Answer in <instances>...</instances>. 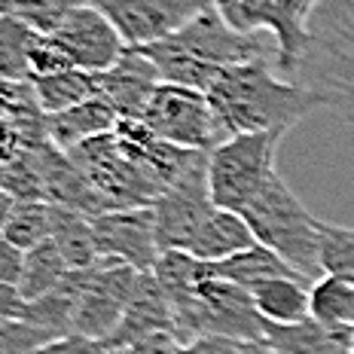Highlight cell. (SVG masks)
<instances>
[{"instance_id": "d4e9b609", "label": "cell", "mask_w": 354, "mask_h": 354, "mask_svg": "<svg viewBox=\"0 0 354 354\" xmlns=\"http://www.w3.org/2000/svg\"><path fill=\"white\" fill-rule=\"evenodd\" d=\"M77 3H83V0H3L0 6H3V12H10V16L25 21L28 28H34L37 34L53 37Z\"/></svg>"}, {"instance_id": "ffe728a7", "label": "cell", "mask_w": 354, "mask_h": 354, "mask_svg": "<svg viewBox=\"0 0 354 354\" xmlns=\"http://www.w3.org/2000/svg\"><path fill=\"white\" fill-rule=\"evenodd\" d=\"M68 275H71L68 260L62 257L55 241L49 239L25 254V272H21L19 297L25 302L43 299V297H49V293H55Z\"/></svg>"}, {"instance_id": "83f0119b", "label": "cell", "mask_w": 354, "mask_h": 354, "mask_svg": "<svg viewBox=\"0 0 354 354\" xmlns=\"http://www.w3.org/2000/svg\"><path fill=\"white\" fill-rule=\"evenodd\" d=\"M21 272H25V250L12 248L10 241H0V284L19 290Z\"/></svg>"}, {"instance_id": "4fadbf2b", "label": "cell", "mask_w": 354, "mask_h": 354, "mask_svg": "<svg viewBox=\"0 0 354 354\" xmlns=\"http://www.w3.org/2000/svg\"><path fill=\"white\" fill-rule=\"evenodd\" d=\"M278 354H354L351 327H327V324L306 318L299 324H269L266 321L263 342Z\"/></svg>"}, {"instance_id": "cb8c5ba5", "label": "cell", "mask_w": 354, "mask_h": 354, "mask_svg": "<svg viewBox=\"0 0 354 354\" xmlns=\"http://www.w3.org/2000/svg\"><path fill=\"white\" fill-rule=\"evenodd\" d=\"M321 269L354 284V230L321 220Z\"/></svg>"}, {"instance_id": "7a4b0ae2", "label": "cell", "mask_w": 354, "mask_h": 354, "mask_svg": "<svg viewBox=\"0 0 354 354\" xmlns=\"http://www.w3.org/2000/svg\"><path fill=\"white\" fill-rule=\"evenodd\" d=\"M290 83L306 86L321 107L354 122V0H324Z\"/></svg>"}, {"instance_id": "8992f818", "label": "cell", "mask_w": 354, "mask_h": 354, "mask_svg": "<svg viewBox=\"0 0 354 354\" xmlns=\"http://www.w3.org/2000/svg\"><path fill=\"white\" fill-rule=\"evenodd\" d=\"M141 122L159 141L180 147V150L211 153L220 147L211 101H208V95L198 92V88L162 83L156 92H153Z\"/></svg>"}, {"instance_id": "f546056e", "label": "cell", "mask_w": 354, "mask_h": 354, "mask_svg": "<svg viewBox=\"0 0 354 354\" xmlns=\"http://www.w3.org/2000/svg\"><path fill=\"white\" fill-rule=\"evenodd\" d=\"M34 354H104V348H101L98 342H88V339L68 336V339H55V342L43 345V348Z\"/></svg>"}, {"instance_id": "8fae6325", "label": "cell", "mask_w": 354, "mask_h": 354, "mask_svg": "<svg viewBox=\"0 0 354 354\" xmlns=\"http://www.w3.org/2000/svg\"><path fill=\"white\" fill-rule=\"evenodd\" d=\"M53 37L62 43L64 53L71 55L73 68L88 71V73L110 71L122 58L125 49H129L113 21L98 6L88 3V0L73 6V12L64 19V25Z\"/></svg>"}, {"instance_id": "9a60e30c", "label": "cell", "mask_w": 354, "mask_h": 354, "mask_svg": "<svg viewBox=\"0 0 354 354\" xmlns=\"http://www.w3.org/2000/svg\"><path fill=\"white\" fill-rule=\"evenodd\" d=\"M202 275L214 278V281L239 284V287H245L248 293L254 290L257 284L272 281V278H297V281H302V278L281 260V257L275 254V250L263 248L260 241H257L254 248H248V250H241V254L230 257V260L202 263ZM302 284H306V281H302Z\"/></svg>"}, {"instance_id": "603a6c76", "label": "cell", "mask_w": 354, "mask_h": 354, "mask_svg": "<svg viewBox=\"0 0 354 354\" xmlns=\"http://www.w3.org/2000/svg\"><path fill=\"white\" fill-rule=\"evenodd\" d=\"M34 37L37 31L21 19L10 16V12L0 16V73L3 80H31L28 55H31Z\"/></svg>"}, {"instance_id": "6da1fadb", "label": "cell", "mask_w": 354, "mask_h": 354, "mask_svg": "<svg viewBox=\"0 0 354 354\" xmlns=\"http://www.w3.org/2000/svg\"><path fill=\"white\" fill-rule=\"evenodd\" d=\"M205 95L211 101L220 144L239 135L287 131L321 107L318 95L306 86L278 80L266 58L223 68Z\"/></svg>"}, {"instance_id": "f1b7e54d", "label": "cell", "mask_w": 354, "mask_h": 354, "mask_svg": "<svg viewBox=\"0 0 354 354\" xmlns=\"http://www.w3.org/2000/svg\"><path fill=\"white\" fill-rule=\"evenodd\" d=\"M248 345L241 342H232V339H220V336H205V339H196L189 345H180L177 354H245Z\"/></svg>"}, {"instance_id": "4316f807", "label": "cell", "mask_w": 354, "mask_h": 354, "mask_svg": "<svg viewBox=\"0 0 354 354\" xmlns=\"http://www.w3.org/2000/svg\"><path fill=\"white\" fill-rule=\"evenodd\" d=\"M28 64H31V80H40V77H55V73H64L73 68L71 55L62 49V43L55 37H46V34H37L34 37V46H31V55H28Z\"/></svg>"}, {"instance_id": "7c38bea8", "label": "cell", "mask_w": 354, "mask_h": 354, "mask_svg": "<svg viewBox=\"0 0 354 354\" xmlns=\"http://www.w3.org/2000/svg\"><path fill=\"white\" fill-rule=\"evenodd\" d=\"M95 77H98L101 98H107L122 120H141L153 92L162 86L156 64L138 46H129L113 68L95 73Z\"/></svg>"}, {"instance_id": "44dd1931", "label": "cell", "mask_w": 354, "mask_h": 354, "mask_svg": "<svg viewBox=\"0 0 354 354\" xmlns=\"http://www.w3.org/2000/svg\"><path fill=\"white\" fill-rule=\"evenodd\" d=\"M37 98H40V107L46 116L62 113V110H71L83 101H92L101 95L98 88V77L88 71L71 68L64 73H55V77H40L34 80Z\"/></svg>"}, {"instance_id": "ba28073f", "label": "cell", "mask_w": 354, "mask_h": 354, "mask_svg": "<svg viewBox=\"0 0 354 354\" xmlns=\"http://www.w3.org/2000/svg\"><path fill=\"white\" fill-rule=\"evenodd\" d=\"M122 34L125 46H150L168 40L196 21L202 12L217 6V0H88Z\"/></svg>"}, {"instance_id": "1f68e13d", "label": "cell", "mask_w": 354, "mask_h": 354, "mask_svg": "<svg viewBox=\"0 0 354 354\" xmlns=\"http://www.w3.org/2000/svg\"><path fill=\"white\" fill-rule=\"evenodd\" d=\"M104 354H107V351H104Z\"/></svg>"}, {"instance_id": "5bb4252c", "label": "cell", "mask_w": 354, "mask_h": 354, "mask_svg": "<svg viewBox=\"0 0 354 354\" xmlns=\"http://www.w3.org/2000/svg\"><path fill=\"white\" fill-rule=\"evenodd\" d=\"M120 122H122V116L116 113V107L110 104L107 98H101V95L92 101H83V104H77L71 110L46 116L49 141L64 153L77 150L80 144L92 141V138L110 135V131H116Z\"/></svg>"}, {"instance_id": "d6986e66", "label": "cell", "mask_w": 354, "mask_h": 354, "mask_svg": "<svg viewBox=\"0 0 354 354\" xmlns=\"http://www.w3.org/2000/svg\"><path fill=\"white\" fill-rule=\"evenodd\" d=\"M95 217H86L80 211L62 208L55 205V226H53V241L62 250L71 269H92L101 260L98 239H95Z\"/></svg>"}, {"instance_id": "2e32d148", "label": "cell", "mask_w": 354, "mask_h": 354, "mask_svg": "<svg viewBox=\"0 0 354 354\" xmlns=\"http://www.w3.org/2000/svg\"><path fill=\"white\" fill-rule=\"evenodd\" d=\"M257 245V235L250 232V226L239 214L217 208L211 214V220L202 226V232L196 235L193 248L187 254H193L196 260L202 263H220V260H230V257L241 254V250L254 248Z\"/></svg>"}, {"instance_id": "ac0fdd59", "label": "cell", "mask_w": 354, "mask_h": 354, "mask_svg": "<svg viewBox=\"0 0 354 354\" xmlns=\"http://www.w3.org/2000/svg\"><path fill=\"white\" fill-rule=\"evenodd\" d=\"M312 287L297 281V278H272L263 281L250 290L254 306L260 312L263 321L269 324H299L306 318H312V297H308Z\"/></svg>"}, {"instance_id": "d6a6232c", "label": "cell", "mask_w": 354, "mask_h": 354, "mask_svg": "<svg viewBox=\"0 0 354 354\" xmlns=\"http://www.w3.org/2000/svg\"><path fill=\"white\" fill-rule=\"evenodd\" d=\"M245 354H248V351H245Z\"/></svg>"}, {"instance_id": "30bf717a", "label": "cell", "mask_w": 354, "mask_h": 354, "mask_svg": "<svg viewBox=\"0 0 354 354\" xmlns=\"http://www.w3.org/2000/svg\"><path fill=\"white\" fill-rule=\"evenodd\" d=\"M177 46L187 55H193L196 62L208 64V68H235V64H248V62H260L266 58V40L260 34H245L220 16V10L202 12L196 21H189L183 31H177L174 37Z\"/></svg>"}, {"instance_id": "5b68a950", "label": "cell", "mask_w": 354, "mask_h": 354, "mask_svg": "<svg viewBox=\"0 0 354 354\" xmlns=\"http://www.w3.org/2000/svg\"><path fill=\"white\" fill-rule=\"evenodd\" d=\"M324 0H217V10L235 31L269 34L275 43L278 68L293 77L306 55L312 19Z\"/></svg>"}, {"instance_id": "484cf974", "label": "cell", "mask_w": 354, "mask_h": 354, "mask_svg": "<svg viewBox=\"0 0 354 354\" xmlns=\"http://www.w3.org/2000/svg\"><path fill=\"white\" fill-rule=\"evenodd\" d=\"M49 342H55V336L43 327H34V324L25 321L0 324V354H34Z\"/></svg>"}, {"instance_id": "7402d4cb", "label": "cell", "mask_w": 354, "mask_h": 354, "mask_svg": "<svg viewBox=\"0 0 354 354\" xmlns=\"http://www.w3.org/2000/svg\"><path fill=\"white\" fill-rule=\"evenodd\" d=\"M312 318L327 327H351L354 330V284L342 278L324 275L312 284Z\"/></svg>"}, {"instance_id": "3957f363", "label": "cell", "mask_w": 354, "mask_h": 354, "mask_svg": "<svg viewBox=\"0 0 354 354\" xmlns=\"http://www.w3.org/2000/svg\"><path fill=\"white\" fill-rule=\"evenodd\" d=\"M263 248L275 250L293 272L312 287L324 278L321 269V220L293 196L281 174H272L263 193L239 214Z\"/></svg>"}, {"instance_id": "52a82bcc", "label": "cell", "mask_w": 354, "mask_h": 354, "mask_svg": "<svg viewBox=\"0 0 354 354\" xmlns=\"http://www.w3.org/2000/svg\"><path fill=\"white\" fill-rule=\"evenodd\" d=\"M153 211H156V232L162 250L193 248L196 235L217 211L208 183V153H196L193 162L183 168V174L156 198Z\"/></svg>"}, {"instance_id": "e0dca14e", "label": "cell", "mask_w": 354, "mask_h": 354, "mask_svg": "<svg viewBox=\"0 0 354 354\" xmlns=\"http://www.w3.org/2000/svg\"><path fill=\"white\" fill-rule=\"evenodd\" d=\"M3 241H10L19 250H34L37 245L53 239L55 226V205L53 202H16L12 196L3 193Z\"/></svg>"}, {"instance_id": "9c48e42d", "label": "cell", "mask_w": 354, "mask_h": 354, "mask_svg": "<svg viewBox=\"0 0 354 354\" xmlns=\"http://www.w3.org/2000/svg\"><path fill=\"white\" fill-rule=\"evenodd\" d=\"M95 223V239L98 250L107 260H120L129 269L153 275L162 248H159V232H156V211L150 208H122V211H107L92 220Z\"/></svg>"}, {"instance_id": "277c9868", "label": "cell", "mask_w": 354, "mask_h": 354, "mask_svg": "<svg viewBox=\"0 0 354 354\" xmlns=\"http://www.w3.org/2000/svg\"><path fill=\"white\" fill-rule=\"evenodd\" d=\"M287 131L239 135L208 153V183L217 208L241 214L275 174V153Z\"/></svg>"}, {"instance_id": "4dcf8cb0", "label": "cell", "mask_w": 354, "mask_h": 354, "mask_svg": "<svg viewBox=\"0 0 354 354\" xmlns=\"http://www.w3.org/2000/svg\"><path fill=\"white\" fill-rule=\"evenodd\" d=\"M248 354H278V351L266 348V345H248Z\"/></svg>"}]
</instances>
